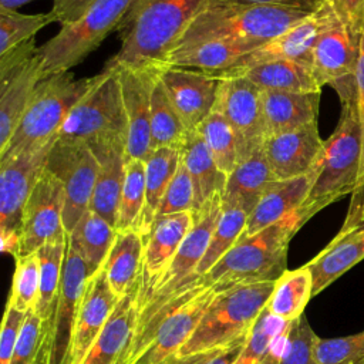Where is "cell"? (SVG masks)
Masks as SVG:
<instances>
[{
  "label": "cell",
  "instance_id": "obj_1",
  "mask_svg": "<svg viewBox=\"0 0 364 364\" xmlns=\"http://www.w3.org/2000/svg\"><path fill=\"white\" fill-rule=\"evenodd\" d=\"M210 0H134L119 23L115 67L159 68Z\"/></svg>",
  "mask_w": 364,
  "mask_h": 364
},
{
  "label": "cell",
  "instance_id": "obj_2",
  "mask_svg": "<svg viewBox=\"0 0 364 364\" xmlns=\"http://www.w3.org/2000/svg\"><path fill=\"white\" fill-rule=\"evenodd\" d=\"M307 220L299 208L256 235L239 237L235 246L200 277V282L215 291L237 284L276 282L287 270V249L291 237Z\"/></svg>",
  "mask_w": 364,
  "mask_h": 364
},
{
  "label": "cell",
  "instance_id": "obj_3",
  "mask_svg": "<svg viewBox=\"0 0 364 364\" xmlns=\"http://www.w3.org/2000/svg\"><path fill=\"white\" fill-rule=\"evenodd\" d=\"M310 14L297 9L240 0H210L172 53L212 40L269 41Z\"/></svg>",
  "mask_w": 364,
  "mask_h": 364
},
{
  "label": "cell",
  "instance_id": "obj_4",
  "mask_svg": "<svg viewBox=\"0 0 364 364\" xmlns=\"http://www.w3.org/2000/svg\"><path fill=\"white\" fill-rule=\"evenodd\" d=\"M215 294L213 287L200 282L158 310L138 317L124 364H162L178 354L199 326Z\"/></svg>",
  "mask_w": 364,
  "mask_h": 364
},
{
  "label": "cell",
  "instance_id": "obj_5",
  "mask_svg": "<svg viewBox=\"0 0 364 364\" xmlns=\"http://www.w3.org/2000/svg\"><path fill=\"white\" fill-rule=\"evenodd\" d=\"M340 104L338 122L333 134L324 139L311 188L300 206L307 219L360 186L363 141L355 98Z\"/></svg>",
  "mask_w": 364,
  "mask_h": 364
},
{
  "label": "cell",
  "instance_id": "obj_6",
  "mask_svg": "<svg viewBox=\"0 0 364 364\" xmlns=\"http://www.w3.org/2000/svg\"><path fill=\"white\" fill-rule=\"evenodd\" d=\"M98 77L100 74L75 78L71 71H64L41 80L6 148L0 151V161L55 141L70 112L94 87Z\"/></svg>",
  "mask_w": 364,
  "mask_h": 364
},
{
  "label": "cell",
  "instance_id": "obj_7",
  "mask_svg": "<svg viewBox=\"0 0 364 364\" xmlns=\"http://www.w3.org/2000/svg\"><path fill=\"white\" fill-rule=\"evenodd\" d=\"M274 283L237 284L216 291L199 326L178 354L188 355L222 348L247 334L266 309Z\"/></svg>",
  "mask_w": 364,
  "mask_h": 364
},
{
  "label": "cell",
  "instance_id": "obj_8",
  "mask_svg": "<svg viewBox=\"0 0 364 364\" xmlns=\"http://www.w3.org/2000/svg\"><path fill=\"white\" fill-rule=\"evenodd\" d=\"M134 0H95L80 20L38 47L43 78L70 71L82 63L101 43L117 31Z\"/></svg>",
  "mask_w": 364,
  "mask_h": 364
},
{
  "label": "cell",
  "instance_id": "obj_9",
  "mask_svg": "<svg viewBox=\"0 0 364 364\" xmlns=\"http://www.w3.org/2000/svg\"><path fill=\"white\" fill-rule=\"evenodd\" d=\"M111 138L127 139V115L118 68L105 64L98 81L67 117L57 134V141L91 145Z\"/></svg>",
  "mask_w": 364,
  "mask_h": 364
},
{
  "label": "cell",
  "instance_id": "obj_10",
  "mask_svg": "<svg viewBox=\"0 0 364 364\" xmlns=\"http://www.w3.org/2000/svg\"><path fill=\"white\" fill-rule=\"evenodd\" d=\"M222 216V193H215L196 212L193 225L182 240L165 274L156 284L155 291L139 310V317L146 316L168 303L179 293L200 283L198 266L209 246L213 230Z\"/></svg>",
  "mask_w": 364,
  "mask_h": 364
},
{
  "label": "cell",
  "instance_id": "obj_11",
  "mask_svg": "<svg viewBox=\"0 0 364 364\" xmlns=\"http://www.w3.org/2000/svg\"><path fill=\"white\" fill-rule=\"evenodd\" d=\"M54 142L0 161V240L1 250L13 257L20 247L24 208L46 169Z\"/></svg>",
  "mask_w": 364,
  "mask_h": 364
},
{
  "label": "cell",
  "instance_id": "obj_12",
  "mask_svg": "<svg viewBox=\"0 0 364 364\" xmlns=\"http://www.w3.org/2000/svg\"><path fill=\"white\" fill-rule=\"evenodd\" d=\"M41 80L34 38L0 55V151L6 148Z\"/></svg>",
  "mask_w": 364,
  "mask_h": 364
},
{
  "label": "cell",
  "instance_id": "obj_13",
  "mask_svg": "<svg viewBox=\"0 0 364 364\" xmlns=\"http://www.w3.org/2000/svg\"><path fill=\"white\" fill-rule=\"evenodd\" d=\"M46 168L64 186L63 223L70 235L90 209L98 175V161L88 144L54 142Z\"/></svg>",
  "mask_w": 364,
  "mask_h": 364
},
{
  "label": "cell",
  "instance_id": "obj_14",
  "mask_svg": "<svg viewBox=\"0 0 364 364\" xmlns=\"http://www.w3.org/2000/svg\"><path fill=\"white\" fill-rule=\"evenodd\" d=\"M213 73L220 78L215 109L226 118L235 132L240 164L260 149L266 139L262 88L242 75Z\"/></svg>",
  "mask_w": 364,
  "mask_h": 364
},
{
  "label": "cell",
  "instance_id": "obj_15",
  "mask_svg": "<svg viewBox=\"0 0 364 364\" xmlns=\"http://www.w3.org/2000/svg\"><path fill=\"white\" fill-rule=\"evenodd\" d=\"M360 38L336 16L320 33L311 53V71L320 88L331 87L340 102L355 98Z\"/></svg>",
  "mask_w": 364,
  "mask_h": 364
},
{
  "label": "cell",
  "instance_id": "obj_16",
  "mask_svg": "<svg viewBox=\"0 0 364 364\" xmlns=\"http://www.w3.org/2000/svg\"><path fill=\"white\" fill-rule=\"evenodd\" d=\"M364 259V185L353 193L338 233L330 243L306 263L313 277V297L327 289Z\"/></svg>",
  "mask_w": 364,
  "mask_h": 364
},
{
  "label": "cell",
  "instance_id": "obj_17",
  "mask_svg": "<svg viewBox=\"0 0 364 364\" xmlns=\"http://www.w3.org/2000/svg\"><path fill=\"white\" fill-rule=\"evenodd\" d=\"M63 212L64 186L46 168L24 208L17 256L36 253L43 245L65 237Z\"/></svg>",
  "mask_w": 364,
  "mask_h": 364
},
{
  "label": "cell",
  "instance_id": "obj_18",
  "mask_svg": "<svg viewBox=\"0 0 364 364\" xmlns=\"http://www.w3.org/2000/svg\"><path fill=\"white\" fill-rule=\"evenodd\" d=\"M91 273L84 257L68 243L51 321L47 364H67L74 327Z\"/></svg>",
  "mask_w": 364,
  "mask_h": 364
},
{
  "label": "cell",
  "instance_id": "obj_19",
  "mask_svg": "<svg viewBox=\"0 0 364 364\" xmlns=\"http://www.w3.org/2000/svg\"><path fill=\"white\" fill-rule=\"evenodd\" d=\"M156 74L188 131L196 129L215 109L220 87L216 73L162 65Z\"/></svg>",
  "mask_w": 364,
  "mask_h": 364
},
{
  "label": "cell",
  "instance_id": "obj_20",
  "mask_svg": "<svg viewBox=\"0 0 364 364\" xmlns=\"http://www.w3.org/2000/svg\"><path fill=\"white\" fill-rule=\"evenodd\" d=\"M193 225V212H178L158 216L144 240L142 269L138 282L139 310L149 300L156 284L169 267L182 240Z\"/></svg>",
  "mask_w": 364,
  "mask_h": 364
},
{
  "label": "cell",
  "instance_id": "obj_21",
  "mask_svg": "<svg viewBox=\"0 0 364 364\" xmlns=\"http://www.w3.org/2000/svg\"><path fill=\"white\" fill-rule=\"evenodd\" d=\"M111 65V64H109ZM127 115L125 158L146 161L151 155V92L156 68L117 67Z\"/></svg>",
  "mask_w": 364,
  "mask_h": 364
},
{
  "label": "cell",
  "instance_id": "obj_22",
  "mask_svg": "<svg viewBox=\"0 0 364 364\" xmlns=\"http://www.w3.org/2000/svg\"><path fill=\"white\" fill-rule=\"evenodd\" d=\"M324 148L317 122L266 136L263 151L273 176L293 179L313 171Z\"/></svg>",
  "mask_w": 364,
  "mask_h": 364
},
{
  "label": "cell",
  "instance_id": "obj_23",
  "mask_svg": "<svg viewBox=\"0 0 364 364\" xmlns=\"http://www.w3.org/2000/svg\"><path fill=\"white\" fill-rule=\"evenodd\" d=\"M336 16L337 14L330 3L326 0L318 10L290 27L287 31L243 55L235 67L243 68L274 60H296L311 67V53L317 37Z\"/></svg>",
  "mask_w": 364,
  "mask_h": 364
},
{
  "label": "cell",
  "instance_id": "obj_24",
  "mask_svg": "<svg viewBox=\"0 0 364 364\" xmlns=\"http://www.w3.org/2000/svg\"><path fill=\"white\" fill-rule=\"evenodd\" d=\"M119 299L111 290L107 274L101 267L87 282L74 327L67 364L82 363L100 337Z\"/></svg>",
  "mask_w": 364,
  "mask_h": 364
},
{
  "label": "cell",
  "instance_id": "obj_25",
  "mask_svg": "<svg viewBox=\"0 0 364 364\" xmlns=\"http://www.w3.org/2000/svg\"><path fill=\"white\" fill-rule=\"evenodd\" d=\"M98 161V175L90 209L117 228L119 200L125 179L127 139L111 138L90 145Z\"/></svg>",
  "mask_w": 364,
  "mask_h": 364
},
{
  "label": "cell",
  "instance_id": "obj_26",
  "mask_svg": "<svg viewBox=\"0 0 364 364\" xmlns=\"http://www.w3.org/2000/svg\"><path fill=\"white\" fill-rule=\"evenodd\" d=\"M138 287L119 299L100 337L81 364H124L134 341L139 307Z\"/></svg>",
  "mask_w": 364,
  "mask_h": 364
},
{
  "label": "cell",
  "instance_id": "obj_27",
  "mask_svg": "<svg viewBox=\"0 0 364 364\" xmlns=\"http://www.w3.org/2000/svg\"><path fill=\"white\" fill-rule=\"evenodd\" d=\"M314 179V168L310 173L286 179L273 181L262 195L260 200L247 216V222L240 237H249L264 228L284 219L301 206L309 195Z\"/></svg>",
  "mask_w": 364,
  "mask_h": 364
},
{
  "label": "cell",
  "instance_id": "obj_28",
  "mask_svg": "<svg viewBox=\"0 0 364 364\" xmlns=\"http://www.w3.org/2000/svg\"><path fill=\"white\" fill-rule=\"evenodd\" d=\"M321 91L296 92L262 90L266 136L317 122Z\"/></svg>",
  "mask_w": 364,
  "mask_h": 364
},
{
  "label": "cell",
  "instance_id": "obj_29",
  "mask_svg": "<svg viewBox=\"0 0 364 364\" xmlns=\"http://www.w3.org/2000/svg\"><path fill=\"white\" fill-rule=\"evenodd\" d=\"M273 181L276 178L262 146L228 175L222 192V208H240L250 215Z\"/></svg>",
  "mask_w": 364,
  "mask_h": 364
},
{
  "label": "cell",
  "instance_id": "obj_30",
  "mask_svg": "<svg viewBox=\"0 0 364 364\" xmlns=\"http://www.w3.org/2000/svg\"><path fill=\"white\" fill-rule=\"evenodd\" d=\"M144 237L136 230L117 232L112 247L102 264L111 290L118 299L129 294L138 287L142 257Z\"/></svg>",
  "mask_w": 364,
  "mask_h": 364
},
{
  "label": "cell",
  "instance_id": "obj_31",
  "mask_svg": "<svg viewBox=\"0 0 364 364\" xmlns=\"http://www.w3.org/2000/svg\"><path fill=\"white\" fill-rule=\"evenodd\" d=\"M223 71L242 75L262 90L296 92L321 91L313 75L311 67L296 60H274L243 68L233 67Z\"/></svg>",
  "mask_w": 364,
  "mask_h": 364
},
{
  "label": "cell",
  "instance_id": "obj_32",
  "mask_svg": "<svg viewBox=\"0 0 364 364\" xmlns=\"http://www.w3.org/2000/svg\"><path fill=\"white\" fill-rule=\"evenodd\" d=\"M266 41L252 40H212L188 50L172 53L165 65L195 68L203 71H223L236 65L246 54L255 51Z\"/></svg>",
  "mask_w": 364,
  "mask_h": 364
},
{
  "label": "cell",
  "instance_id": "obj_33",
  "mask_svg": "<svg viewBox=\"0 0 364 364\" xmlns=\"http://www.w3.org/2000/svg\"><path fill=\"white\" fill-rule=\"evenodd\" d=\"M179 162L181 151L171 146L154 149L145 161V203L138 226V232L144 240L151 232L162 198L179 166Z\"/></svg>",
  "mask_w": 364,
  "mask_h": 364
},
{
  "label": "cell",
  "instance_id": "obj_34",
  "mask_svg": "<svg viewBox=\"0 0 364 364\" xmlns=\"http://www.w3.org/2000/svg\"><path fill=\"white\" fill-rule=\"evenodd\" d=\"M179 151L181 161L186 166L195 185L198 210L215 193L223 192L228 175L218 168L210 151L196 129L188 131Z\"/></svg>",
  "mask_w": 364,
  "mask_h": 364
},
{
  "label": "cell",
  "instance_id": "obj_35",
  "mask_svg": "<svg viewBox=\"0 0 364 364\" xmlns=\"http://www.w3.org/2000/svg\"><path fill=\"white\" fill-rule=\"evenodd\" d=\"M115 236L117 229L88 209L68 235V243L84 257L91 276H94L102 267Z\"/></svg>",
  "mask_w": 364,
  "mask_h": 364
},
{
  "label": "cell",
  "instance_id": "obj_36",
  "mask_svg": "<svg viewBox=\"0 0 364 364\" xmlns=\"http://www.w3.org/2000/svg\"><path fill=\"white\" fill-rule=\"evenodd\" d=\"M313 297V277L307 266L286 270L274 283L266 309L273 316L294 321L303 316L304 307Z\"/></svg>",
  "mask_w": 364,
  "mask_h": 364
},
{
  "label": "cell",
  "instance_id": "obj_37",
  "mask_svg": "<svg viewBox=\"0 0 364 364\" xmlns=\"http://www.w3.org/2000/svg\"><path fill=\"white\" fill-rule=\"evenodd\" d=\"M68 245V235L63 239H57L43 245L37 250L40 263V287L38 297L34 310L43 318V321L51 326L57 294L63 277L64 257Z\"/></svg>",
  "mask_w": 364,
  "mask_h": 364
},
{
  "label": "cell",
  "instance_id": "obj_38",
  "mask_svg": "<svg viewBox=\"0 0 364 364\" xmlns=\"http://www.w3.org/2000/svg\"><path fill=\"white\" fill-rule=\"evenodd\" d=\"M186 134V127L155 74L151 92V151L162 146L181 149Z\"/></svg>",
  "mask_w": 364,
  "mask_h": 364
},
{
  "label": "cell",
  "instance_id": "obj_39",
  "mask_svg": "<svg viewBox=\"0 0 364 364\" xmlns=\"http://www.w3.org/2000/svg\"><path fill=\"white\" fill-rule=\"evenodd\" d=\"M210 151L218 168L229 175L239 164V152L235 132L226 118L213 109L196 128Z\"/></svg>",
  "mask_w": 364,
  "mask_h": 364
},
{
  "label": "cell",
  "instance_id": "obj_40",
  "mask_svg": "<svg viewBox=\"0 0 364 364\" xmlns=\"http://www.w3.org/2000/svg\"><path fill=\"white\" fill-rule=\"evenodd\" d=\"M145 203V162L129 159L125 166V179L119 200L117 232L136 230Z\"/></svg>",
  "mask_w": 364,
  "mask_h": 364
},
{
  "label": "cell",
  "instance_id": "obj_41",
  "mask_svg": "<svg viewBox=\"0 0 364 364\" xmlns=\"http://www.w3.org/2000/svg\"><path fill=\"white\" fill-rule=\"evenodd\" d=\"M247 213L240 208H222V216L212 233L209 246L198 266L196 273L206 274L239 240L247 222Z\"/></svg>",
  "mask_w": 364,
  "mask_h": 364
},
{
  "label": "cell",
  "instance_id": "obj_42",
  "mask_svg": "<svg viewBox=\"0 0 364 364\" xmlns=\"http://www.w3.org/2000/svg\"><path fill=\"white\" fill-rule=\"evenodd\" d=\"M50 331L51 326L46 324L34 309L28 310L10 364H47Z\"/></svg>",
  "mask_w": 364,
  "mask_h": 364
},
{
  "label": "cell",
  "instance_id": "obj_43",
  "mask_svg": "<svg viewBox=\"0 0 364 364\" xmlns=\"http://www.w3.org/2000/svg\"><path fill=\"white\" fill-rule=\"evenodd\" d=\"M50 23H54L50 11L21 14L16 10H0V55L34 38Z\"/></svg>",
  "mask_w": 364,
  "mask_h": 364
},
{
  "label": "cell",
  "instance_id": "obj_44",
  "mask_svg": "<svg viewBox=\"0 0 364 364\" xmlns=\"http://www.w3.org/2000/svg\"><path fill=\"white\" fill-rule=\"evenodd\" d=\"M11 290L7 304L27 313L36 307L40 287V263L37 252L27 256H16Z\"/></svg>",
  "mask_w": 364,
  "mask_h": 364
},
{
  "label": "cell",
  "instance_id": "obj_45",
  "mask_svg": "<svg viewBox=\"0 0 364 364\" xmlns=\"http://www.w3.org/2000/svg\"><path fill=\"white\" fill-rule=\"evenodd\" d=\"M290 323L291 321H286L273 316L267 311V309H264L255 323L245 347L233 364H257L273 344L276 337L282 334L290 326Z\"/></svg>",
  "mask_w": 364,
  "mask_h": 364
},
{
  "label": "cell",
  "instance_id": "obj_46",
  "mask_svg": "<svg viewBox=\"0 0 364 364\" xmlns=\"http://www.w3.org/2000/svg\"><path fill=\"white\" fill-rule=\"evenodd\" d=\"M316 358L318 364H358L364 358V330L336 338L318 337Z\"/></svg>",
  "mask_w": 364,
  "mask_h": 364
},
{
  "label": "cell",
  "instance_id": "obj_47",
  "mask_svg": "<svg viewBox=\"0 0 364 364\" xmlns=\"http://www.w3.org/2000/svg\"><path fill=\"white\" fill-rule=\"evenodd\" d=\"M318 336L313 331L306 316L291 321L286 350L279 364H318L316 358V344Z\"/></svg>",
  "mask_w": 364,
  "mask_h": 364
},
{
  "label": "cell",
  "instance_id": "obj_48",
  "mask_svg": "<svg viewBox=\"0 0 364 364\" xmlns=\"http://www.w3.org/2000/svg\"><path fill=\"white\" fill-rule=\"evenodd\" d=\"M178 212H196L195 185L182 161L162 198L156 218Z\"/></svg>",
  "mask_w": 364,
  "mask_h": 364
},
{
  "label": "cell",
  "instance_id": "obj_49",
  "mask_svg": "<svg viewBox=\"0 0 364 364\" xmlns=\"http://www.w3.org/2000/svg\"><path fill=\"white\" fill-rule=\"evenodd\" d=\"M24 318V311H20L10 304L6 306L0 334V364H10Z\"/></svg>",
  "mask_w": 364,
  "mask_h": 364
},
{
  "label": "cell",
  "instance_id": "obj_50",
  "mask_svg": "<svg viewBox=\"0 0 364 364\" xmlns=\"http://www.w3.org/2000/svg\"><path fill=\"white\" fill-rule=\"evenodd\" d=\"M341 20L355 36H361L364 27V0H327Z\"/></svg>",
  "mask_w": 364,
  "mask_h": 364
},
{
  "label": "cell",
  "instance_id": "obj_51",
  "mask_svg": "<svg viewBox=\"0 0 364 364\" xmlns=\"http://www.w3.org/2000/svg\"><path fill=\"white\" fill-rule=\"evenodd\" d=\"M95 0H53L51 17L61 27L75 23Z\"/></svg>",
  "mask_w": 364,
  "mask_h": 364
},
{
  "label": "cell",
  "instance_id": "obj_52",
  "mask_svg": "<svg viewBox=\"0 0 364 364\" xmlns=\"http://www.w3.org/2000/svg\"><path fill=\"white\" fill-rule=\"evenodd\" d=\"M355 104L357 114L361 127V141H363V154H361V166H360V185H364V27L360 38V54L355 71Z\"/></svg>",
  "mask_w": 364,
  "mask_h": 364
},
{
  "label": "cell",
  "instance_id": "obj_53",
  "mask_svg": "<svg viewBox=\"0 0 364 364\" xmlns=\"http://www.w3.org/2000/svg\"><path fill=\"white\" fill-rule=\"evenodd\" d=\"M246 3H256V4H267V6H280L289 9H297L309 13H314L318 10L326 0H240Z\"/></svg>",
  "mask_w": 364,
  "mask_h": 364
},
{
  "label": "cell",
  "instance_id": "obj_54",
  "mask_svg": "<svg viewBox=\"0 0 364 364\" xmlns=\"http://www.w3.org/2000/svg\"><path fill=\"white\" fill-rule=\"evenodd\" d=\"M252 331V330H250ZM250 331L242 337H239L237 340L232 341L229 346L223 347L220 350V353L218 355H215L210 361H208L206 364H233L236 361V358L239 357L242 348L245 347L246 341H247V337L250 334Z\"/></svg>",
  "mask_w": 364,
  "mask_h": 364
},
{
  "label": "cell",
  "instance_id": "obj_55",
  "mask_svg": "<svg viewBox=\"0 0 364 364\" xmlns=\"http://www.w3.org/2000/svg\"><path fill=\"white\" fill-rule=\"evenodd\" d=\"M291 326V323H290ZM290 326L276 337V340L273 341V344L269 347V350L264 353V355L262 357V360L257 364H279L280 358L286 350L287 346V340H289V331H290Z\"/></svg>",
  "mask_w": 364,
  "mask_h": 364
},
{
  "label": "cell",
  "instance_id": "obj_56",
  "mask_svg": "<svg viewBox=\"0 0 364 364\" xmlns=\"http://www.w3.org/2000/svg\"><path fill=\"white\" fill-rule=\"evenodd\" d=\"M222 348H216V350H210V351H203V353H196V354H188V355L175 354L171 358H168L166 361H164L162 364H206L215 355H218Z\"/></svg>",
  "mask_w": 364,
  "mask_h": 364
},
{
  "label": "cell",
  "instance_id": "obj_57",
  "mask_svg": "<svg viewBox=\"0 0 364 364\" xmlns=\"http://www.w3.org/2000/svg\"><path fill=\"white\" fill-rule=\"evenodd\" d=\"M30 1L33 0H0V10H16L17 7Z\"/></svg>",
  "mask_w": 364,
  "mask_h": 364
},
{
  "label": "cell",
  "instance_id": "obj_58",
  "mask_svg": "<svg viewBox=\"0 0 364 364\" xmlns=\"http://www.w3.org/2000/svg\"><path fill=\"white\" fill-rule=\"evenodd\" d=\"M358 364H364V358H363V360H361Z\"/></svg>",
  "mask_w": 364,
  "mask_h": 364
},
{
  "label": "cell",
  "instance_id": "obj_59",
  "mask_svg": "<svg viewBox=\"0 0 364 364\" xmlns=\"http://www.w3.org/2000/svg\"><path fill=\"white\" fill-rule=\"evenodd\" d=\"M38 364H46V363H38Z\"/></svg>",
  "mask_w": 364,
  "mask_h": 364
}]
</instances>
